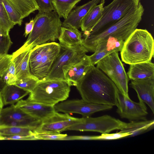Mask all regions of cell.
I'll return each instance as SVG.
<instances>
[{"instance_id":"obj_1","label":"cell","mask_w":154,"mask_h":154,"mask_svg":"<svg viewBox=\"0 0 154 154\" xmlns=\"http://www.w3.org/2000/svg\"><path fill=\"white\" fill-rule=\"evenodd\" d=\"M82 99L95 104L117 106L119 92L114 83L101 70L91 65L76 86Z\"/></svg>"},{"instance_id":"obj_2","label":"cell","mask_w":154,"mask_h":154,"mask_svg":"<svg viewBox=\"0 0 154 154\" xmlns=\"http://www.w3.org/2000/svg\"><path fill=\"white\" fill-rule=\"evenodd\" d=\"M144 10L140 2L137 6L113 25L98 33L84 37L83 45L88 51L94 52L97 45L109 37L125 41L137 29L141 20Z\"/></svg>"},{"instance_id":"obj_3","label":"cell","mask_w":154,"mask_h":154,"mask_svg":"<svg viewBox=\"0 0 154 154\" xmlns=\"http://www.w3.org/2000/svg\"><path fill=\"white\" fill-rule=\"evenodd\" d=\"M122 61L131 64L151 61L154 54V41L146 29H136L125 41L120 51Z\"/></svg>"},{"instance_id":"obj_4","label":"cell","mask_w":154,"mask_h":154,"mask_svg":"<svg viewBox=\"0 0 154 154\" xmlns=\"http://www.w3.org/2000/svg\"><path fill=\"white\" fill-rule=\"evenodd\" d=\"M54 11L38 13L34 19L33 29L24 44L17 50H31L38 45L58 38L62 22Z\"/></svg>"},{"instance_id":"obj_5","label":"cell","mask_w":154,"mask_h":154,"mask_svg":"<svg viewBox=\"0 0 154 154\" xmlns=\"http://www.w3.org/2000/svg\"><path fill=\"white\" fill-rule=\"evenodd\" d=\"M71 86L65 80H39L27 99L46 105L54 106L69 97Z\"/></svg>"},{"instance_id":"obj_6","label":"cell","mask_w":154,"mask_h":154,"mask_svg":"<svg viewBox=\"0 0 154 154\" xmlns=\"http://www.w3.org/2000/svg\"><path fill=\"white\" fill-rule=\"evenodd\" d=\"M60 49V44L54 42L36 45L32 49L29 59L32 74L39 80L45 79Z\"/></svg>"},{"instance_id":"obj_7","label":"cell","mask_w":154,"mask_h":154,"mask_svg":"<svg viewBox=\"0 0 154 154\" xmlns=\"http://www.w3.org/2000/svg\"><path fill=\"white\" fill-rule=\"evenodd\" d=\"M60 46L59 53L45 79L65 80V75L67 72L72 66L81 60L88 52L83 45Z\"/></svg>"},{"instance_id":"obj_8","label":"cell","mask_w":154,"mask_h":154,"mask_svg":"<svg viewBox=\"0 0 154 154\" xmlns=\"http://www.w3.org/2000/svg\"><path fill=\"white\" fill-rule=\"evenodd\" d=\"M96 67L104 73L115 84L124 96L128 95L129 80L118 52H114L100 60Z\"/></svg>"},{"instance_id":"obj_9","label":"cell","mask_w":154,"mask_h":154,"mask_svg":"<svg viewBox=\"0 0 154 154\" xmlns=\"http://www.w3.org/2000/svg\"><path fill=\"white\" fill-rule=\"evenodd\" d=\"M138 4L133 0H113L109 5L103 7L100 20L84 37L96 34L113 25Z\"/></svg>"},{"instance_id":"obj_10","label":"cell","mask_w":154,"mask_h":154,"mask_svg":"<svg viewBox=\"0 0 154 154\" xmlns=\"http://www.w3.org/2000/svg\"><path fill=\"white\" fill-rule=\"evenodd\" d=\"M127 123L109 115H106L97 117H83L81 120L67 128L65 130L91 131L101 134L109 133L115 130L125 129Z\"/></svg>"},{"instance_id":"obj_11","label":"cell","mask_w":154,"mask_h":154,"mask_svg":"<svg viewBox=\"0 0 154 154\" xmlns=\"http://www.w3.org/2000/svg\"><path fill=\"white\" fill-rule=\"evenodd\" d=\"M56 112L64 113H77L83 117L90 116L98 112L111 109L112 106L87 102L82 99L64 100L54 106Z\"/></svg>"},{"instance_id":"obj_12","label":"cell","mask_w":154,"mask_h":154,"mask_svg":"<svg viewBox=\"0 0 154 154\" xmlns=\"http://www.w3.org/2000/svg\"><path fill=\"white\" fill-rule=\"evenodd\" d=\"M139 102L132 100L129 97L123 95L119 92L116 112L122 118L131 121L146 120L148 113L145 103L139 99Z\"/></svg>"},{"instance_id":"obj_13","label":"cell","mask_w":154,"mask_h":154,"mask_svg":"<svg viewBox=\"0 0 154 154\" xmlns=\"http://www.w3.org/2000/svg\"><path fill=\"white\" fill-rule=\"evenodd\" d=\"M81 120V118H76L70 116L67 113L61 114L56 112L53 115L42 121L34 132L60 133Z\"/></svg>"},{"instance_id":"obj_14","label":"cell","mask_w":154,"mask_h":154,"mask_svg":"<svg viewBox=\"0 0 154 154\" xmlns=\"http://www.w3.org/2000/svg\"><path fill=\"white\" fill-rule=\"evenodd\" d=\"M22 123L24 127L35 128L42 122L26 114L14 104L1 110L0 125L9 121Z\"/></svg>"},{"instance_id":"obj_15","label":"cell","mask_w":154,"mask_h":154,"mask_svg":"<svg viewBox=\"0 0 154 154\" xmlns=\"http://www.w3.org/2000/svg\"><path fill=\"white\" fill-rule=\"evenodd\" d=\"M15 106L32 117L41 122L53 115L56 112L54 106L21 99Z\"/></svg>"},{"instance_id":"obj_16","label":"cell","mask_w":154,"mask_h":154,"mask_svg":"<svg viewBox=\"0 0 154 154\" xmlns=\"http://www.w3.org/2000/svg\"><path fill=\"white\" fill-rule=\"evenodd\" d=\"M131 87L136 92L138 99L146 104L154 113V76L131 80Z\"/></svg>"},{"instance_id":"obj_17","label":"cell","mask_w":154,"mask_h":154,"mask_svg":"<svg viewBox=\"0 0 154 154\" xmlns=\"http://www.w3.org/2000/svg\"><path fill=\"white\" fill-rule=\"evenodd\" d=\"M125 41L110 36L99 44L94 54L89 56L91 64L96 65L101 59L114 52L121 51Z\"/></svg>"},{"instance_id":"obj_18","label":"cell","mask_w":154,"mask_h":154,"mask_svg":"<svg viewBox=\"0 0 154 154\" xmlns=\"http://www.w3.org/2000/svg\"><path fill=\"white\" fill-rule=\"evenodd\" d=\"M101 0H91L83 5L76 7L62 22V26L79 29L84 17L90 10L99 3Z\"/></svg>"},{"instance_id":"obj_19","label":"cell","mask_w":154,"mask_h":154,"mask_svg":"<svg viewBox=\"0 0 154 154\" xmlns=\"http://www.w3.org/2000/svg\"><path fill=\"white\" fill-rule=\"evenodd\" d=\"M31 50L23 51L17 50L11 54V61L14 64L18 79L34 76L31 72L29 66V59Z\"/></svg>"},{"instance_id":"obj_20","label":"cell","mask_w":154,"mask_h":154,"mask_svg":"<svg viewBox=\"0 0 154 154\" xmlns=\"http://www.w3.org/2000/svg\"><path fill=\"white\" fill-rule=\"evenodd\" d=\"M91 65L89 56L85 54L81 60L72 66L66 73L65 81L71 86H76Z\"/></svg>"},{"instance_id":"obj_21","label":"cell","mask_w":154,"mask_h":154,"mask_svg":"<svg viewBox=\"0 0 154 154\" xmlns=\"http://www.w3.org/2000/svg\"><path fill=\"white\" fill-rule=\"evenodd\" d=\"M105 2V0H101L99 4L93 7L83 19L80 28L84 37L87 35L100 20Z\"/></svg>"},{"instance_id":"obj_22","label":"cell","mask_w":154,"mask_h":154,"mask_svg":"<svg viewBox=\"0 0 154 154\" xmlns=\"http://www.w3.org/2000/svg\"><path fill=\"white\" fill-rule=\"evenodd\" d=\"M129 65L127 73L129 80L143 79L154 76V64L151 61Z\"/></svg>"},{"instance_id":"obj_23","label":"cell","mask_w":154,"mask_h":154,"mask_svg":"<svg viewBox=\"0 0 154 154\" xmlns=\"http://www.w3.org/2000/svg\"><path fill=\"white\" fill-rule=\"evenodd\" d=\"M58 39L61 45L72 47L83 45L82 32L76 29L61 26Z\"/></svg>"},{"instance_id":"obj_24","label":"cell","mask_w":154,"mask_h":154,"mask_svg":"<svg viewBox=\"0 0 154 154\" xmlns=\"http://www.w3.org/2000/svg\"><path fill=\"white\" fill-rule=\"evenodd\" d=\"M1 94L4 104L12 105L29 94L15 85L5 84L2 88Z\"/></svg>"},{"instance_id":"obj_25","label":"cell","mask_w":154,"mask_h":154,"mask_svg":"<svg viewBox=\"0 0 154 154\" xmlns=\"http://www.w3.org/2000/svg\"><path fill=\"white\" fill-rule=\"evenodd\" d=\"M7 0L16 8L23 19L38 9L35 0Z\"/></svg>"},{"instance_id":"obj_26","label":"cell","mask_w":154,"mask_h":154,"mask_svg":"<svg viewBox=\"0 0 154 154\" xmlns=\"http://www.w3.org/2000/svg\"><path fill=\"white\" fill-rule=\"evenodd\" d=\"M154 120H144L140 121H131L127 123V126L121 131L128 132L130 136H134L149 130L154 127Z\"/></svg>"},{"instance_id":"obj_27","label":"cell","mask_w":154,"mask_h":154,"mask_svg":"<svg viewBox=\"0 0 154 154\" xmlns=\"http://www.w3.org/2000/svg\"><path fill=\"white\" fill-rule=\"evenodd\" d=\"M81 0H52L54 11L60 18L66 19L75 5Z\"/></svg>"},{"instance_id":"obj_28","label":"cell","mask_w":154,"mask_h":154,"mask_svg":"<svg viewBox=\"0 0 154 154\" xmlns=\"http://www.w3.org/2000/svg\"><path fill=\"white\" fill-rule=\"evenodd\" d=\"M34 128L26 127L0 125V135L2 136H34Z\"/></svg>"},{"instance_id":"obj_29","label":"cell","mask_w":154,"mask_h":154,"mask_svg":"<svg viewBox=\"0 0 154 154\" xmlns=\"http://www.w3.org/2000/svg\"><path fill=\"white\" fill-rule=\"evenodd\" d=\"M15 25L10 19L3 5L0 0V26L4 36L9 35V32Z\"/></svg>"},{"instance_id":"obj_30","label":"cell","mask_w":154,"mask_h":154,"mask_svg":"<svg viewBox=\"0 0 154 154\" xmlns=\"http://www.w3.org/2000/svg\"><path fill=\"white\" fill-rule=\"evenodd\" d=\"M11 21L15 25H21L23 19L16 8L7 0H1Z\"/></svg>"},{"instance_id":"obj_31","label":"cell","mask_w":154,"mask_h":154,"mask_svg":"<svg viewBox=\"0 0 154 154\" xmlns=\"http://www.w3.org/2000/svg\"><path fill=\"white\" fill-rule=\"evenodd\" d=\"M39 80L34 76L17 80L15 85L31 93L34 89Z\"/></svg>"},{"instance_id":"obj_32","label":"cell","mask_w":154,"mask_h":154,"mask_svg":"<svg viewBox=\"0 0 154 154\" xmlns=\"http://www.w3.org/2000/svg\"><path fill=\"white\" fill-rule=\"evenodd\" d=\"M17 77L14 63L11 61L8 68L3 75L1 80L8 85H15Z\"/></svg>"},{"instance_id":"obj_33","label":"cell","mask_w":154,"mask_h":154,"mask_svg":"<svg viewBox=\"0 0 154 154\" xmlns=\"http://www.w3.org/2000/svg\"><path fill=\"white\" fill-rule=\"evenodd\" d=\"M67 136L66 134L58 133L43 132L34 133L35 140H63Z\"/></svg>"},{"instance_id":"obj_34","label":"cell","mask_w":154,"mask_h":154,"mask_svg":"<svg viewBox=\"0 0 154 154\" xmlns=\"http://www.w3.org/2000/svg\"><path fill=\"white\" fill-rule=\"evenodd\" d=\"M131 134L128 132L120 131L114 133L102 134L100 135L93 136V140H109L119 139L130 136Z\"/></svg>"},{"instance_id":"obj_35","label":"cell","mask_w":154,"mask_h":154,"mask_svg":"<svg viewBox=\"0 0 154 154\" xmlns=\"http://www.w3.org/2000/svg\"><path fill=\"white\" fill-rule=\"evenodd\" d=\"M13 44L10 35L4 36L0 26V54H7Z\"/></svg>"},{"instance_id":"obj_36","label":"cell","mask_w":154,"mask_h":154,"mask_svg":"<svg viewBox=\"0 0 154 154\" xmlns=\"http://www.w3.org/2000/svg\"><path fill=\"white\" fill-rule=\"evenodd\" d=\"M11 54L0 55V80L8 68L11 62Z\"/></svg>"},{"instance_id":"obj_37","label":"cell","mask_w":154,"mask_h":154,"mask_svg":"<svg viewBox=\"0 0 154 154\" xmlns=\"http://www.w3.org/2000/svg\"><path fill=\"white\" fill-rule=\"evenodd\" d=\"M38 7V13H48L54 11L52 0H35Z\"/></svg>"},{"instance_id":"obj_38","label":"cell","mask_w":154,"mask_h":154,"mask_svg":"<svg viewBox=\"0 0 154 154\" xmlns=\"http://www.w3.org/2000/svg\"><path fill=\"white\" fill-rule=\"evenodd\" d=\"M3 140H34V136H25L20 135L2 136Z\"/></svg>"},{"instance_id":"obj_39","label":"cell","mask_w":154,"mask_h":154,"mask_svg":"<svg viewBox=\"0 0 154 154\" xmlns=\"http://www.w3.org/2000/svg\"><path fill=\"white\" fill-rule=\"evenodd\" d=\"M34 19L32 18L29 23H25V32L23 35L26 37L32 31L34 25Z\"/></svg>"},{"instance_id":"obj_40","label":"cell","mask_w":154,"mask_h":154,"mask_svg":"<svg viewBox=\"0 0 154 154\" xmlns=\"http://www.w3.org/2000/svg\"><path fill=\"white\" fill-rule=\"evenodd\" d=\"M4 105V104L3 102L1 92L0 91V110L3 108Z\"/></svg>"},{"instance_id":"obj_41","label":"cell","mask_w":154,"mask_h":154,"mask_svg":"<svg viewBox=\"0 0 154 154\" xmlns=\"http://www.w3.org/2000/svg\"><path fill=\"white\" fill-rule=\"evenodd\" d=\"M134 2L137 4H138L140 2V0H133Z\"/></svg>"},{"instance_id":"obj_42","label":"cell","mask_w":154,"mask_h":154,"mask_svg":"<svg viewBox=\"0 0 154 154\" xmlns=\"http://www.w3.org/2000/svg\"><path fill=\"white\" fill-rule=\"evenodd\" d=\"M0 140H3V138L2 136L0 135Z\"/></svg>"},{"instance_id":"obj_43","label":"cell","mask_w":154,"mask_h":154,"mask_svg":"<svg viewBox=\"0 0 154 154\" xmlns=\"http://www.w3.org/2000/svg\"><path fill=\"white\" fill-rule=\"evenodd\" d=\"M1 110H0V112H1Z\"/></svg>"},{"instance_id":"obj_44","label":"cell","mask_w":154,"mask_h":154,"mask_svg":"<svg viewBox=\"0 0 154 154\" xmlns=\"http://www.w3.org/2000/svg\"><path fill=\"white\" fill-rule=\"evenodd\" d=\"M0 55H1V54H0Z\"/></svg>"}]
</instances>
